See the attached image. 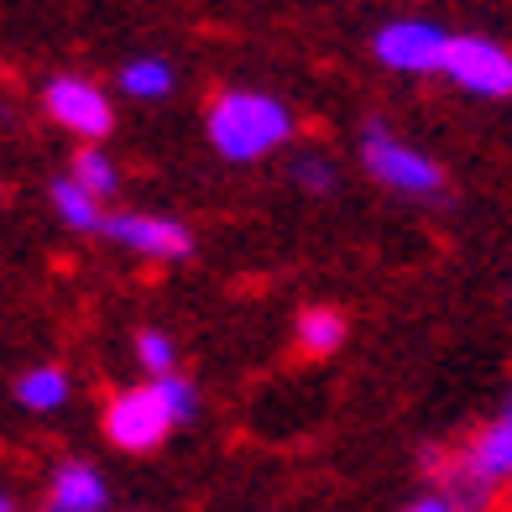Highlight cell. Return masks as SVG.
Listing matches in <instances>:
<instances>
[{
  "label": "cell",
  "instance_id": "obj_1",
  "mask_svg": "<svg viewBox=\"0 0 512 512\" xmlns=\"http://www.w3.org/2000/svg\"><path fill=\"white\" fill-rule=\"evenodd\" d=\"M204 131L225 162H262L293 142L298 121L272 89H220L204 110Z\"/></svg>",
  "mask_w": 512,
  "mask_h": 512
},
{
  "label": "cell",
  "instance_id": "obj_2",
  "mask_svg": "<svg viewBox=\"0 0 512 512\" xmlns=\"http://www.w3.org/2000/svg\"><path fill=\"white\" fill-rule=\"evenodd\" d=\"M361 162L382 189L403 194V199H445V168H439L429 152L408 147L403 136L382 121H371L361 131Z\"/></svg>",
  "mask_w": 512,
  "mask_h": 512
},
{
  "label": "cell",
  "instance_id": "obj_3",
  "mask_svg": "<svg viewBox=\"0 0 512 512\" xmlns=\"http://www.w3.org/2000/svg\"><path fill=\"white\" fill-rule=\"evenodd\" d=\"M173 408L168 398L157 392V382H142V387H126V392H115V398L105 403V439L115 450H126V455H147L157 450L162 439L173 434Z\"/></svg>",
  "mask_w": 512,
  "mask_h": 512
},
{
  "label": "cell",
  "instance_id": "obj_4",
  "mask_svg": "<svg viewBox=\"0 0 512 512\" xmlns=\"http://www.w3.org/2000/svg\"><path fill=\"white\" fill-rule=\"evenodd\" d=\"M450 37L455 32H445L439 21L398 16V21H387V27H377L371 53H377V63L392 68V74H439L445 53H450Z\"/></svg>",
  "mask_w": 512,
  "mask_h": 512
},
{
  "label": "cell",
  "instance_id": "obj_5",
  "mask_svg": "<svg viewBox=\"0 0 512 512\" xmlns=\"http://www.w3.org/2000/svg\"><path fill=\"white\" fill-rule=\"evenodd\" d=\"M439 74L476 100H507L512 95V48H502L497 37H450V53H445Z\"/></svg>",
  "mask_w": 512,
  "mask_h": 512
},
{
  "label": "cell",
  "instance_id": "obj_6",
  "mask_svg": "<svg viewBox=\"0 0 512 512\" xmlns=\"http://www.w3.org/2000/svg\"><path fill=\"white\" fill-rule=\"evenodd\" d=\"M42 105H48V115L63 126V131H74L79 142L89 147H100L105 136L115 131V105L100 84H89L79 74H58L48 89H42Z\"/></svg>",
  "mask_w": 512,
  "mask_h": 512
},
{
  "label": "cell",
  "instance_id": "obj_7",
  "mask_svg": "<svg viewBox=\"0 0 512 512\" xmlns=\"http://www.w3.org/2000/svg\"><path fill=\"white\" fill-rule=\"evenodd\" d=\"M100 236H110L115 246H126L136 256H152V262H183L194 251V230L173 220V215H142V209H121V215H105Z\"/></svg>",
  "mask_w": 512,
  "mask_h": 512
},
{
  "label": "cell",
  "instance_id": "obj_8",
  "mask_svg": "<svg viewBox=\"0 0 512 512\" xmlns=\"http://www.w3.org/2000/svg\"><path fill=\"white\" fill-rule=\"evenodd\" d=\"M455 455L471 465L486 486H497V492L512 481V392L502 398V408L471 434V445H460Z\"/></svg>",
  "mask_w": 512,
  "mask_h": 512
},
{
  "label": "cell",
  "instance_id": "obj_9",
  "mask_svg": "<svg viewBox=\"0 0 512 512\" xmlns=\"http://www.w3.org/2000/svg\"><path fill=\"white\" fill-rule=\"evenodd\" d=\"M424 465L434 471V492L445 497L455 512H492L497 502V486H486L471 465H465L460 455H445V450H429Z\"/></svg>",
  "mask_w": 512,
  "mask_h": 512
},
{
  "label": "cell",
  "instance_id": "obj_10",
  "mask_svg": "<svg viewBox=\"0 0 512 512\" xmlns=\"http://www.w3.org/2000/svg\"><path fill=\"white\" fill-rule=\"evenodd\" d=\"M110 486L89 460H63L48 481V512H105Z\"/></svg>",
  "mask_w": 512,
  "mask_h": 512
},
{
  "label": "cell",
  "instance_id": "obj_11",
  "mask_svg": "<svg viewBox=\"0 0 512 512\" xmlns=\"http://www.w3.org/2000/svg\"><path fill=\"white\" fill-rule=\"evenodd\" d=\"M293 335H298V345H304L309 356H335L345 345V335H351V319H345L335 304H309L304 314L293 319Z\"/></svg>",
  "mask_w": 512,
  "mask_h": 512
},
{
  "label": "cell",
  "instance_id": "obj_12",
  "mask_svg": "<svg viewBox=\"0 0 512 512\" xmlns=\"http://www.w3.org/2000/svg\"><path fill=\"white\" fill-rule=\"evenodd\" d=\"M16 403L32 413H58L68 403V371L63 366H32L27 377L16 382Z\"/></svg>",
  "mask_w": 512,
  "mask_h": 512
},
{
  "label": "cell",
  "instance_id": "obj_13",
  "mask_svg": "<svg viewBox=\"0 0 512 512\" xmlns=\"http://www.w3.org/2000/svg\"><path fill=\"white\" fill-rule=\"evenodd\" d=\"M53 209H58V220L68 230H100L105 225V204L89 194V189H79L74 178H58L53 183Z\"/></svg>",
  "mask_w": 512,
  "mask_h": 512
},
{
  "label": "cell",
  "instance_id": "obj_14",
  "mask_svg": "<svg viewBox=\"0 0 512 512\" xmlns=\"http://www.w3.org/2000/svg\"><path fill=\"white\" fill-rule=\"evenodd\" d=\"M121 89L131 100H162V95H173V63L168 58H131L121 68Z\"/></svg>",
  "mask_w": 512,
  "mask_h": 512
},
{
  "label": "cell",
  "instance_id": "obj_15",
  "mask_svg": "<svg viewBox=\"0 0 512 512\" xmlns=\"http://www.w3.org/2000/svg\"><path fill=\"white\" fill-rule=\"evenodd\" d=\"M68 178L79 183V189H89L100 204L121 189V173H115V162H110V152H100V147H79V157H74V168H68Z\"/></svg>",
  "mask_w": 512,
  "mask_h": 512
},
{
  "label": "cell",
  "instance_id": "obj_16",
  "mask_svg": "<svg viewBox=\"0 0 512 512\" xmlns=\"http://www.w3.org/2000/svg\"><path fill=\"white\" fill-rule=\"evenodd\" d=\"M136 361H142V371L152 382L173 377V371H178V340L162 335V330H136Z\"/></svg>",
  "mask_w": 512,
  "mask_h": 512
},
{
  "label": "cell",
  "instance_id": "obj_17",
  "mask_svg": "<svg viewBox=\"0 0 512 512\" xmlns=\"http://www.w3.org/2000/svg\"><path fill=\"white\" fill-rule=\"evenodd\" d=\"M293 183H298L304 194H335L340 173H335V162H330V157L304 152V157H293Z\"/></svg>",
  "mask_w": 512,
  "mask_h": 512
},
{
  "label": "cell",
  "instance_id": "obj_18",
  "mask_svg": "<svg viewBox=\"0 0 512 512\" xmlns=\"http://www.w3.org/2000/svg\"><path fill=\"white\" fill-rule=\"evenodd\" d=\"M157 392L168 398V408H173L178 424H189V418L199 413V387L183 377V371H173V377H157Z\"/></svg>",
  "mask_w": 512,
  "mask_h": 512
},
{
  "label": "cell",
  "instance_id": "obj_19",
  "mask_svg": "<svg viewBox=\"0 0 512 512\" xmlns=\"http://www.w3.org/2000/svg\"><path fill=\"white\" fill-rule=\"evenodd\" d=\"M403 512H455V507H450L445 497H439V492H424V497H413Z\"/></svg>",
  "mask_w": 512,
  "mask_h": 512
},
{
  "label": "cell",
  "instance_id": "obj_20",
  "mask_svg": "<svg viewBox=\"0 0 512 512\" xmlns=\"http://www.w3.org/2000/svg\"><path fill=\"white\" fill-rule=\"evenodd\" d=\"M0 512H16V502H11V497H0Z\"/></svg>",
  "mask_w": 512,
  "mask_h": 512
}]
</instances>
